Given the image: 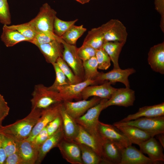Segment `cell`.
<instances>
[{
	"label": "cell",
	"instance_id": "cell-19",
	"mask_svg": "<svg viewBox=\"0 0 164 164\" xmlns=\"http://www.w3.org/2000/svg\"><path fill=\"white\" fill-rule=\"evenodd\" d=\"M122 150L114 142L104 140L101 145V158L105 163L120 164Z\"/></svg>",
	"mask_w": 164,
	"mask_h": 164
},
{
	"label": "cell",
	"instance_id": "cell-17",
	"mask_svg": "<svg viewBox=\"0 0 164 164\" xmlns=\"http://www.w3.org/2000/svg\"><path fill=\"white\" fill-rule=\"evenodd\" d=\"M156 164L132 145L122 150V158L120 164Z\"/></svg>",
	"mask_w": 164,
	"mask_h": 164
},
{
	"label": "cell",
	"instance_id": "cell-24",
	"mask_svg": "<svg viewBox=\"0 0 164 164\" xmlns=\"http://www.w3.org/2000/svg\"><path fill=\"white\" fill-rule=\"evenodd\" d=\"M114 125L121 131L132 144L138 145L152 137L149 133L135 126L127 125Z\"/></svg>",
	"mask_w": 164,
	"mask_h": 164
},
{
	"label": "cell",
	"instance_id": "cell-11",
	"mask_svg": "<svg viewBox=\"0 0 164 164\" xmlns=\"http://www.w3.org/2000/svg\"><path fill=\"white\" fill-rule=\"evenodd\" d=\"M135 99V91L125 87L117 89L111 97L105 102L103 109L112 105L128 107L133 105Z\"/></svg>",
	"mask_w": 164,
	"mask_h": 164
},
{
	"label": "cell",
	"instance_id": "cell-20",
	"mask_svg": "<svg viewBox=\"0 0 164 164\" xmlns=\"http://www.w3.org/2000/svg\"><path fill=\"white\" fill-rule=\"evenodd\" d=\"M148 61L152 70L164 74V42L155 45L150 48L148 53Z\"/></svg>",
	"mask_w": 164,
	"mask_h": 164
},
{
	"label": "cell",
	"instance_id": "cell-22",
	"mask_svg": "<svg viewBox=\"0 0 164 164\" xmlns=\"http://www.w3.org/2000/svg\"><path fill=\"white\" fill-rule=\"evenodd\" d=\"M62 102L60 107V114L62 119L63 138L67 140H73L78 134L79 125L75 119L66 111Z\"/></svg>",
	"mask_w": 164,
	"mask_h": 164
},
{
	"label": "cell",
	"instance_id": "cell-6",
	"mask_svg": "<svg viewBox=\"0 0 164 164\" xmlns=\"http://www.w3.org/2000/svg\"><path fill=\"white\" fill-rule=\"evenodd\" d=\"M100 27L104 35V42H126L128 36L126 28L118 19H111Z\"/></svg>",
	"mask_w": 164,
	"mask_h": 164
},
{
	"label": "cell",
	"instance_id": "cell-4",
	"mask_svg": "<svg viewBox=\"0 0 164 164\" xmlns=\"http://www.w3.org/2000/svg\"><path fill=\"white\" fill-rule=\"evenodd\" d=\"M114 125H127L136 127L149 134L152 137L164 133V116L153 118L141 117L127 122L120 121Z\"/></svg>",
	"mask_w": 164,
	"mask_h": 164
},
{
	"label": "cell",
	"instance_id": "cell-15",
	"mask_svg": "<svg viewBox=\"0 0 164 164\" xmlns=\"http://www.w3.org/2000/svg\"><path fill=\"white\" fill-rule=\"evenodd\" d=\"M62 41V39L54 40L48 43L36 46L48 63L53 64L60 57H62L63 49Z\"/></svg>",
	"mask_w": 164,
	"mask_h": 164
},
{
	"label": "cell",
	"instance_id": "cell-10",
	"mask_svg": "<svg viewBox=\"0 0 164 164\" xmlns=\"http://www.w3.org/2000/svg\"><path fill=\"white\" fill-rule=\"evenodd\" d=\"M101 99L94 97L88 100H83L77 102L65 101H63L62 104L66 111L75 119L83 115L88 109L98 104Z\"/></svg>",
	"mask_w": 164,
	"mask_h": 164
},
{
	"label": "cell",
	"instance_id": "cell-29",
	"mask_svg": "<svg viewBox=\"0 0 164 164\" xmlns=\"http://www.w3.org/2000/svg\"><path fill=\"white\" fill-rule=\"evenodd\" d=\"M125 43L119 42H105L102 48L107 53L113 64L114 69L120 68L118 59L122 49Z\"/></svg>",
	"mask_w": 164,
	"mask_h": 164
},
{
	"label": "cell",
	"instance_id": "cell-2",
	"mask_svg": "<svg viewBox=\"0 0 164 164\" xmlns=\"http://www.w3.org/2000/svg\"><path fill=\"white\" fill-rule=\"evenodd\" d=\"M107 100L102 99L98 104L88 109L83 115L75 119L77 123L93 136L101 145L103 140L98 132L99 118L104 110V104Z\"/></svg>",
	"mask_w": 164,
	"mask_h": 164
},
{
	"label": "cell",
	"instance_id": "cell-21",
	"mask_svg": "<svg viewBox=\"0 0 164 164\" xmlns=\"http://www.w3.org/2000/svg\"><path fill=\"white\" fill-rule=\"evenodd\" d=\"M17 151L26 164H35L37 160L39 147L32 141L25 140L17 141Z\"/></svg>",
	"mask_w": 164,
	"mask_h": 164
},
{
	"label": "cell",
	"instance_id": "cell-38",
	"mask_svg": "<svg viewBox=\"0 0 164 164\" xmlns=\"http://www.w3.org/2000/svg\"><path fill=\"white\" fill-rule=\"evenodd\" d=\"M61 38L54 33H51L41 31H37L34 38L31 43L36 46L49 43L54 40H61Z\"/></svg>",
	"mask_w": 164,
	"mask_h": 164
},
{
	"label": "cell",
	"instance_id": "cell-13",
	"mask_svg": "<svg viewBox=\"0 0 164 164\" xmlns=\"http://www.w3.org/2000/svg\"><path fill=\"white\" fill-rule=\"evenodd\" d=\"M96 83L95 80H85L76 84L64 86L57 91L62 101L79 100L82 99V92L86 87Z\"/></svg>",
	"mask_w": 164,
	"mask_h": 164
},
{
	"label": "cell",
	"instance_id": "cell-18",
	"mask_svg": "<svg viewBox=\"0 0 164 164\" xmlns=\"http://www.w3.org/2000/svg\"><path fill=\"white\" fill-rule=\"evenodd\" d=\"M112 84L109 81L100 85L87 86L82 92V99L86 100L89 97L94 96L109 99L117 89L111 86Z\"/></svg>",
	"mask_w": 164,
	"mask_h": 164
},
{
	"label": "cell",
	"instance_id": "cell-49",
	"mask_svg": "<svg viewBox=\"0 0 164 164\" xmlns=\"http://www.w3.org/2000/svg\"><path fill=\"white\" fill-rule=\"evenodd\" d=\"M90 1V0H83V4L88 3Z\"/></svg>",
	"mask_w": 164,
	"mask_h": 164
},
{
	"label": "cell",
	"instance_id": "cell-16",
	"mask_svg": "<svg viewBox=\"0 0 164 164\" xmlns=\"http://www.w3.org/2000/svg\"><path fill=\"white\" fill-rule=\"evenodd\" d=\"M138 145L141 152L147 154L151 159L157 164L164 161L163 147L154 137H150Z\"/></svg>",
	"mask_w": 164,
	"mask_h": 164
},
{
	"label": "cell",
	"instance_id": "cell-23",
	"mask_svg": "<svg viewBox=\"0 0 164 164\" xmlns=\"http://www.w3.org/2000/svg\"><path fill=\"white\" fill-rule=\"evenodd\" d=\"M164 115V103L140 108L135 113L130 114L120 121L127 122L141 117L153 118Z\"/></svg>",
	"mask_w": 164,
	"mask_h": 164
},
{
	"label": "cell",
	"instance_id": "cell-3",
	"mask_svg": "<svg viewBox=\"0 0 164 164\" xmlns=\"http://www.w3.org/2000/svg\"><path fill=\"white\" fill-rule=\"evenodd\" d=\"M32 95V108L42 110L63 102L58 91L43 84L35 85Z\"/></svg>",
	"mask_w": 164,
	"mask_h": 164
},
{
	"label": "cell",
	"instance_id": "cell-48",
	"mask_svg": "<svg viewBox=\"0 0 164 164\" xmlns=\"http://www.w3.org/2000/svg\"><path fill=\"white\" fill-rule=\"evenodd\" d=\"M158 138L160 142V143L164 148V133H161L157 135Z\"/></svg>",
	"mask_w": 164,
	"mask_h": 164
},
{
	"label": "cell",
	"instance_id": "cell-25",
	"mask_svg": "<svg viewBox=\"0 0 164 164\" xmlns=\"http://www.w3.org/2000/svg\"><path fill=\"white\" fill-rule=\"evenodd\" d=\"M63 137L62 125L53 135L49 137L39 147L37 160L36 164H40L47 153L52 149L56 147Z\"/></svg>",
	"mask_w": 164,
	"mask_h": 164
},
{
	"label": "cell",
	"instance_id": "cell-45",
	"mask_svg": "<svg viewBox=\"0 0 164 164\" xmlns=\"http://www.w3.org/2000/svg\"><path fill=\"white\" fill-rule=\"evenodd\" d=\"M4 164H26L17 151L7 156Z\"/></svg>",
	"mask_w": 164,
	"mask_h": 164
},
{
	"label": "cell",
	"instance_id": "cell-46",
	"mask_svg": "<svg viewBox=\"0 0 164 164\" xmlns=\"http://www.w3.org/2000/svg\"><path fill=\"white\" fill-rule=\"evenodd\" d=\"M155 9L161 14V27L164 31V0H155Z\"/></svg>",
	"mask_w": 164,
	"mask_h": 164
},
{
	"label": "cell",
	"instance_id": "cell-8",
	"mask_svg": "<svg viewBox=\"0 0 164 164\" xmlns=\"http://www.w3.org/2000/svg\"><path fill=\"white\" fill-rule=\"evenodd\" d=\"M63 46L62 58L71 68L75 75L84 81V72L83 61L79 57L75 45L62 42Z\"/></svg>",
	"mask_w": 164,
	"mask_h": 164
},
{
	"label": "cell",
	"instance_id": "cell-5",
	"mask_svg": "<svg viewBox=\"0 0 164 164\" xmlns=\"http://www.w3.org/2000/svg\"><path fill=\"white\" fill-rule=\"evenodd\" d=\"M56 14V12L46 3L40 7L36 16L29 22L37 31L53 34V24Z\"/></svg>",
	"mask_w": 164,
	"mask_h": 164
},
{
	"label": "cell",
	"instance_id": "cell-26",
	"mask_svg": "<svg viewBox=\"0 0 164 164\" xmlns=\"http://www.w3.org/2000/svg\"><path fill=\"white\" fill-rule=\"evenodd\" d=\"M73 140L78 144L89 147L101 158V145L93 136L79 125L78 134Z\"/></svg>",
	"mask_w": 164,
	"mask_h": 164
},
{
	"label": "cell",
	"instance_id": "cell-1",
	"mask_svg": "<svg viewBox=\"0 0 164 164\" xmlns=\"http://www.w3.org/2000/svg\"><path fill=\"white\" fill-rule=\"evenodd\" d=\"M42 110L32 108L30 113L23 118L5 126H2L0 131L12 137L17 141L25 140L29 136L40 117Z\"/></svg>",
	"mask_w": 164,
	"mask_h": 164
},
{
	"label": "cell",
	"instance_id": "cell-44",
	"mask_svg": "<svg viewBox=\"0 0 164 164\" xmlns=\"http://www.w3.org/2000/svg\"><path fill=\"white\" fill-rule=\"evenodd\" d=\"M49 136L45 127L38 134L32 142L39 147Z\"/></svg>",
	"mask_w": 164,
	"mask_h": 164
},
{
	"label": "cell",
	"instance_id": "cell-12",
	"mask_svg": "<svg viewBox=\"0 0 164 164\" xmlns=\"http://www.w3.org/2000/svg\"><path fill=\"white\" fill-rule=\"evenodd\" d=\"M61 103L53 105L42 110L41 115L28 137L25 139L32 141L35 136L52 121L60 114Z\"/></svg>",
	"mask_w": 164,
	"mask_h": 164
},
{
	"label": "cell",
	"instance_id": "cell-51",
	"mask_svg": "<svg viewBox=\"0 0 164 164\" xmlns=\"http://www.w3.org/2000/svg\"><path fill=\"white\" fill-rule=\"evenodd\" d=\"M2 126V123L0 122V128Z\"/></svg>",
	"mask_w": 164,
	"mask_h": 164
},
{
	"label": "cell",
	"instance_id": "cell-33",
	"mask_svg": "<svg viewBox=\"0 0 164 164\" xmlns=\"http://www.w3.org/2000/svg\"><path fill=\"white\" fill-rule=\"evenodd\" d=\"M7 27L9 29L18 31L26 38L31 40L34 38L37 33L35 28L29 22L22 24L12 25Z\"/></svg>",
	"mask_w": 164,
	"mask_h": 164
},
{
	"label": "cell",
	"instance_id": "cell-50",
	"mask_svg": "<svg viewBox=\"0 0 164 164\" xmlns=\"http://www.w3.org/2000/svg\"><path fill=\"white\" fill-rule=\"evenodd\" d=\"M75 0L81 4H83V0Z\"/></svg>",
	"mask_w": 164,
	"mask_h": 164
},
{
	"label": "cell",
	"instance_id": "cell-31",
	"mask_svg": "<svg viewBox=\"0 0 164 164\" xmlns=\"http://www.w3.org/2000/svg\"><path fill=\"white\" fill-rule=\"evenodd\" d=\"M83 25L71 26L60 37L66 43L75 45L77 40L86 31Z\"/></svg>",
	"mask_w": 164,
	"mask_h": 164
},
{
	"label": "cell",
	"instance_id": "cell-30",
	"mask_svg": "<svg viewBox=\"0 0 164 164\" xmlns=\"http://www.w3.org/2000/svg\"><path fill=\"white\" fill-rule=\"evenodd\" d=\"M78 144L80 149L81 158L83 164L105 163L101 158L92 149L84 145Z\"/></svg>",
	"mask_w": 164,
	"mask_h": 164
},
{
	"label": "cell",
	"instance_id": "cell-37",
	"mask_svg": "<svg viewBox=\"0 0 164 164\" xmlns=\"http://www.w3.org/2000/svg\"><path fill=\"white\" fill-rule=\"evenodd\" d=\"M52 65L55 72L56 78L53 84L49 87L51 89L58 91L59 88L70 84L56 63Z\"/></svg>",
	"mask_w": 164,
	"mask_h": 164
},
{
	"label": "cell",
	"instance_id": "cell-7",
	"mask_svg": "<svg viewBox=\"0 0 164 164\" xmlns=\"http://www.w3.org/2000/svg\"><path fill=\"white\" fill-rule=\"evenodd\" d=\"M98 130L103 140H108L111 141L123 149L132 145L127 138L113 125L105 124L99 121Z\"/></svg>",
	"mask_w": 164,
	"mask_h": 164
},
{
	"label": "cell",
	"instance_id": "cell-27",
	"mask_svg": "<svg viewBox=\"0 0 164 164\" xmlns=\"http://www.w3.org/2000/svg\"><path fill=\"white\" fill-rule=\"evenodd\" d=\"M1 38L7 47L12 46L22 41L31 42L17 31L9 28L6 25H4Z\"/></svg>",
	"mask_w": 164,
	"mask_h": 164
},
{
	"label": "cell",
	"instance_id": "cell-41",
	"mask_svg": "<svg viewBox=\"0 0 164 164\" xmlns=\"http://www.w3.org/2000/svg\"><path fill=\"white\" fill-rule=\"evenodd\" d=\"M96 50L90 46L84 45L77 48V54L82 61L95 56Z\"/></svg>",
	"mask_w": 164,
	"mask_h": 164
},
{
	"label": "cell",
	"instance_id": "cell-36",
	"mask_svg": "<svg viewBox=\"0 0 164 164\" xmlns=\"http://www.w3.org/2000/svg\"><path fill=\"white\" fill-rule=\"evenodd\" d=\"M78 19L70 21L62 20L56 16L55 17L53 24V32L59 37L61 36L72 26L75 25Z\"/></svg>",
	"mask_w": 164,
	"mask_h": 164
},
{
	"label": "cell",
	"instance_id": "cell-47",
	"mask_svg": "<svg viewBox=\"0 0 164 164\" xmlns=\"http://www.w3.org/2000/svg\"><path fill=\"white\" fill-rule=\"evenodd\" d=\"M7 157L5 151L0 142V164H4Z\"/></svg>",
	"mask_w": 164,
	"mask_h": 164
},
{
	"label": "cell",
	"instance_id": "cell-9",
	"mask_svg": "<svg viewBox=\"0 0 164 164\" xmlns=\"http://www.w3.org/2000/svg\"><path fill=\"white\" fill-rule=\"evenodd\" d=\"M56 147L58 148L63 158L68 162L72 164H83L80 147L74 141L67 140L63 137Z\"/></svg>",
	"mask_w": 164,
	"mask_h": 164
},
{
	"label": "cell",
	"instance_id": "cell-34",
	"mask_svg": "<svg viewBox=\"0 0 164 164\" xmlns=\"http://www.w3.org/2000/svg\"><path fill=\"white\" fill-rule=\"evenodd\" d=\"M0 142L7 156L17 151V141L9 135L0 131Z\"/></svg>",
	"mask_w": 164,
	"mask_h": 164
},
{
	"label": "cell",
	"instance_id": "cell-43",
	"mask_svg": "<svg viewBox=\"0 0 164 164\" xmlns=\"http://www.w3.org/2000/svg\"><path fill=\"white\" fill-rule=\"evenodd\" d=\"M10 108L4 97L0 94V122L3 121L8 115Z\"/></svg>",
	"mask_w": 164,
	"mask_h": 164
},
{
	"label": "cell",
	"instance_id": "cell-28",
	"mask_svg": "<svg viewBox=\"0 0 164 164\" xmlns=\"http://www.w3.org/2000/svg\"><path fill=\"white\" fill-rule=\"evenodd\" d=\"M104 42V35L99 26L92 28L88 32L82 45L97 50L102 48Z\"/></svg>",
	"mask_w": 164,
	"mask_h": 164
},
{
	"label": "cell",
	"instance_id": "cell-32",
	"mask_svg": "<svg viewBox=\"0 0 164 164\" xmlns=\"http://www.w3.org/2000/svg\"><path fill=\"white\" fill-rule=\"evenodd\" d=\"M83 65L84 80H94L99 73L97 70L98 63L95 56L83 61Z\"/></svg>",
	"mask_w": 164,
	"mask_h": 164
},
{
	"label": "cell",
	"instance_id": "cell-42",
	"mask_svg": "<svg viewBox=\"0 0 164 164\" xmlns=\"http://www.w3.org/2000/svg\"><path fill=\"white\" fill-rule=\"evenodd\" d=\"M62 125V121L60 114L50 121L46 128L49 136L54 133Z\"/></svg>",
	"mask_w": 164,
	"mask_h": 164
},
{
	"label": "cell",
	"instance_id": "cell-40",
	"mask_svg": "<svg viewBox=\"0 0 164 164\" xmlns=\"http://www.w3.org/2000/svg\"><path fill=\"white\" fill-rule=\"evenodd\" d=\"M0 21L4 25L11 23V16L7 0H0Z\"/></svg>",
	"mask_w": 164,
	"mask_h": 164
},
{
	"label": "cell",
	"instance_id": "cell-35",
	"mask_svg": "<svg viewBox=\"0 0 164 164\" xmlns=\"http://www.w3.org/2000/svg\"><path fill=\"white\" fill-rule=\"evenodd\" d=\"M65 75L70 84H74L83 81L76 76L71 68L62 57H60L56 62Z\"/></svg>",
	"mask_w": 164,
	"mask_h": 164
},
{
	"label": "cell",
	"instance_id": "cell-39",
	"mask_svg": "<svg viewBox=\"0 0 164 164\" xmlns=\"http://www.w3.org/2000/svg\"><path fill=\"white\" fill-rule=\"evenodd\" d=\"M95 57L98 63V69L106 70L111 66L110 58L102 48L96 50Z\"/></svg>",
	"mask_w": 164,
	"mask_h": 164
},
{
	"label": "cell",
	"instance_id": "cell-14",
	"mask_svg": "<svg viewBox=\"0 0 164 164\" xmlns=\"http://www.w3.org/2000/svg\"><path fill=\"white\" fill-rule=\"evenodd\" d=\"M135 70L133 68H128L122 70L120 68L113 69L106 73H100L95 78L97 83L106 80L109 81L112 83L120 82L123 84L126 87L129 88L130 84L128 80V77L135 73Z\"/></svg>",
	"mask_w": 164,
	"mask_h": 164
}]
</instances>
